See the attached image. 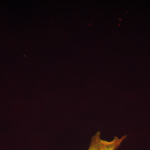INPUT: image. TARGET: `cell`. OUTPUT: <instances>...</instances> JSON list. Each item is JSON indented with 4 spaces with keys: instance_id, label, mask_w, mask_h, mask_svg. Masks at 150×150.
<instances>
[{
    "instance_id": "cell-1",
    "label": "cell",
    "mask_w": 150,
    "mask_h": 150,
    "mask_svg": "<svg viewBox=\"0 0 150 150\" xmlns=\"http://www.w3.org/2000/svg\"><path fill=\"white\" fill-rule=\"evenodd\" d=\"M126 135L121 138L114 137V139L110 141L100 140L99 150H115L121 146L122 142L127 138Z\"/></svg>"
},
{
    "instance_id": "cell-2",
    "label": "cell",
    "mask_w": 150,
    "mask_h": 150,
    "mask_svg": "<svg viewBox=\"0 0 150 150\" xmlns=\"http://www.w3.org/2000/svg\"><path fill=\"white\" fill-rule=\"evenodd\" d=\"M100 140V133L98 132L92 138L88 150H99Z\"/></svg>"
}]
</instances>
